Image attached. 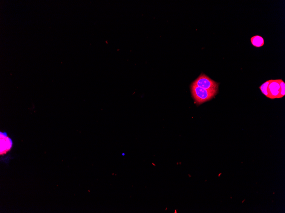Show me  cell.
<instances>
[{
    "label": "cell",
    "instance_id": "10",
    "mask_svg": "<svg viewBox=\"0 0 285 213\" xmlns=\"http://www.w3.org/2000/svg\"><path fill=\"white\" fill-rule=\"evenodd\" d=\"M122 155H123V156H124V155H125V154H122Z\"/></svg>",
    "mask_w": 285,
    "mask_h": 213
},
{
    "label": "cell",
    "instance_id": "6",
    "mask_svg": "<svg viewBox=\"0 0 285 213\" xmlns=\"http://www.w3.org/2000/svg\"><path fill=\"white\" fill-rule=\"evenodd\" d=\"M270 82V80H268L266 82H265L263 84H262L260 87V89L262 93L265 96L267 97H269V94L268 92V87L269 84Z\"/></svg>",
    "mask_w": 285,
    "mask_h": 213
},
{
    "label": "cell",
    "instance_id": "3",
    "mask_svg": "<svg viewBox=\"0 0 285 213\" xmlns=\"http://www.w3.org/2000/svg\"><path fill=\"white\" fill-rule=\"evenodd\" d=\"M269 98L273 99L279 98L280 85L278 80H271L268 85Z\"/></svg>",
    "mask_w": 285,
    "mask_h": 213
},
{
    "label": "cell",
    "instance_id": "7",
    "mask_svg": "<svg viewBox=\"0 0 285 213\" xmlns=\"http://www.w3.org/2000/svg\"><path fill=\"white\" fill-rule=\"evenodd\" d=\"M280 85L279 98H281L285 95V83L282 80H278Z\"/></svg>",
    "mask_w": 285,
    "mask_h": 213
},
{
    "label": "cell",
    "instance_id": "9",
    "mask_svg": "<svg viewBox=\"0 0 285 213\" xmlns=\"http://www.w3.org/2000/svg\"><path fill=\"white\" fill-rule=\"evenodd\" d=\"M245 200H246V199H245L243 201H242V203H243V202L245 201Z\"/></svg>",
    "mask_w": 285,
    "mask_h": 213
},
{
    "label": "cell",
    "instance_id": "1",
    "mask_svg": "<svg viewBox=\"0 0 285 213\" xmlns=\"http://www.w3.org/2000/svg\"><path fill=\"white\" fill-rule=\"evenodd\" d=\"M191 91L193 98L199 104L210 100L217 93L193 85H191Z\"/></svg>",
    "mask_w": 285,
    "mask_h": 213
},
{
    "label": "cell",
    "instance_id": "2",
    "mask_svg": "<svg viewBox=\"0 0 285 213\" xmlns=\"http://www.w3.org/2000/svg\"><path fill=\"white\" fill-rule=\"evenodd\" d=\"M192 85H196L204 89L216 92L218 91L219 86V84L217 83L203 74L200 75L199 77L194 81Z\"/></svg>",
    "mask_w": 285,
    "mask_h": 213
},
{
    "label": "cell",
    "instance_id": "8",
    "mask_svg": "<svg viewBox=\"0 0 285 213\" xmlns=\"http://www.w3.org/2000/svg\"><path fill=\"white\" fill-rule=\"evenodd\" d=\"M222 175V173H220V174H219V175H218V176H219V177H220V175Z\"/></svg>",
    "mask_w": 285,
    "mask_h": 213
},
{
    "label": "cell",
    "instance_id": "4",
    "mask_svg": "<svg viewBox=\"0 0 285 213\" xmlns=\"http://www.w3.org/2000/svg\"><path fill=\"white\" fill-rule=\"evenodd\" d=\"M13 143L7 134L1 133V155L6 154L11 149Z\"/></svg>",
    "mask_w": 285,
    "mask_h": 213
},
{
    "label": "cell",
    "instance_id": "5",
    "mask_svg": "<svg viewBox=\"0 0 285 213\" xmlns=\"http://www.w3.org/2000/svg\"><path fill=\"white\" fill-rule=\"evenodd\" d=\"M252 43L254 46L260 47L264 45V41L263 38L260 35H255L251 38Z\"/></svg>",
    "mask_w": 285,
    "mask_h": 213
}]
</instances>
